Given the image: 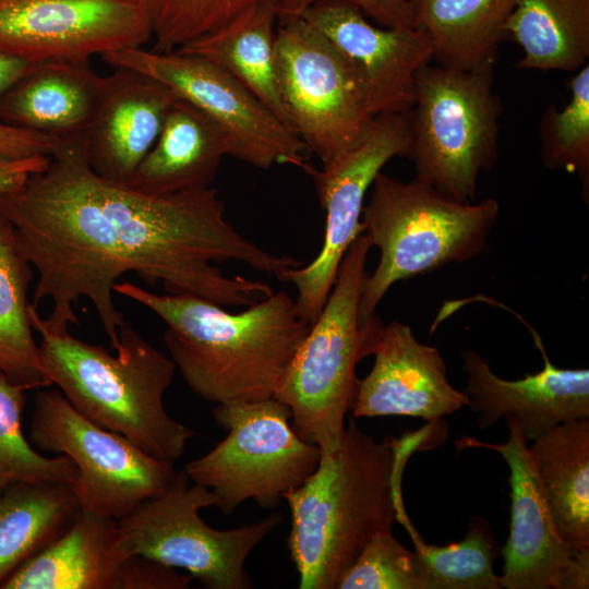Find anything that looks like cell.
I'll use <instances>...</instances> for the list:
<instances>
[{
  "label": "cell",
  "instance_id": "obj_1",
  "mask_svg": "<svg viewBox=\"0 0 589 589\" xmlns=\"http://www.w3.org/2000/svg\"><path fill=\"white\" fill-rule=\"evenodd\" d=\"M0 215L37 271L32 304L52 302L45 325L68 332L79 324L75 305L87 298L111 351L125 322L112 292L125 273L149 286L163 284L168 293L229 308L249 306L273 289L261 280L226 275L216 262L238 261L278 279L303 264L237 231L212 187L152 195L101 178L88 165L84 133L61 137L43 171L1 194Z\"/></svg>",
  "mask_w": 589,
  "mask_h": 589
},
{
  "label": "cell",
  "instance_id": "obj_2",
  "mask_svg": "<svg viewBox=\"0 0 589 589\" xmlns=\"http://www.w3.org/2000/svg\"><path fill=\"white\" fill-rule=\"evenodd\" d=\"M113 291L166 324L164 342L191 390L216 405L274 398L311 324L285 291L239 313L191 294H159L131 281Z\"/></svg>",
  "mask_w": 589,
  "mask_h": 589
},
{
  "label": "cell",
  "instance_id": "obj_3",
  "mask_svg": "<svg viewBox=\"0 0 589 589\" xmlns=\"http://www.w3.org/2000/svg\"><path fill=\"white\" fill-rule=\"evenodd\" d=\"M416 441H376L352 418L339 447L285 494L291 513L287 545L300 589H337L365 544L406 515L401 473Z\"/></svg>",
  "mask_w": 589,
  "mask_h": 589
},
{
  "label": "cell",
  "instance_id": "obj_4",
  "mask_svg": "<svg viewBox=\"0 0 589 589\" xmlns=\"http://www.w3.org/2000/svg\"><path fill=\"white\" fill-rule=\"evenodd\" d=\"M29 318L40 336L39 360L46 377L79 412L158 459L175 462L183 455L194 432L171 418L164 406L176 371L170 357L127 321L111 354L110 349L83 341L69 330L49 329L32 303Z\"/></svg>",
  "mask_w": 589,
  "mask_h": 589
},
{
  "label": "cell",
  "instance_id": "obj_5",
  "mask_svg": "<svg viewBox=\"0 0 589 589\" xmlns=\"http://www.w3.org/2000/svg\"><path fill=\"white\" fill-rule=\"evenodd\" d=\"M498 215L494 199L464 203L418 178L404 182L381 171L361 216L363 233L381 255L362 286L360 326L375 320L377 305L395 283L479 255Z\"/></svg>",
  "mask_w": 589,
  "mask_h": 589
},
{
  "label": "cell",
  "instance_id": "obj_6",
  "mask_svg": "<svg viewBox=\"0 0 589 589\" xmlns=\"http://www.w3.org/2000/svg\"><path fill=\"white\" fill-rule=\"evenodd\" d=\"M370 241L362 232L347 250L327 300L293 356L275 399L291 412V428L316 445L321 455L335 452L351 409L356 365L372 356L383 323L359 324L358 310Z\"/></svg>",
  "mask_w": 589,
  "mask_h": 589
},
{
  "label": "cell",
  "instance_id": "obj_7",
  "mask_svg": "<svg viewBox=\"0 0 589 589\" xmlns=\"http://www.w3.org/2000/svg\"><path fill=\"white\" fill-rule=\"evenodd\" d=\"M494 64L423 65L407 112L406 157L414 165L416 178L464 203L474 201L481 172L491 170L498 156L503 108L494 92Z\"/></svg>",
  "mask_w": 589,
  "mask_h": 589
},
{
  "label": "cell",
  "instance_id": "obj_8",
  "mask_svg": "<svg viewBox=\"0 0 589 589\" xmlns=\"http://www.w3.org/2000/svg\"><path fill=\"white\" fill-rule=\"evenodd\" d=\"M213 492L193 483L184 469L170 484L117 520L124 554L141 555L190 573L208 589L253 588L244 569L250 553L283 521L274 513L252 524L219 530L200 510L216 505Z\"/></svg>",
  "mask_w": 589,
  "mask_h": 589
},
{
  "label": "cell",
  "instance_id": "obj_9",
  "mask_svg": "<svg viewBox=\"0 0 589 589\" xmlns=\"http://www.w3.org/2000/svg\"><path fill=\"white\" fill-rule=\"evenodd\" d=\"M212 414L228 434L184 471L213 492L215 507L225 515L248 500L275 508L318 465L320 448L298 436L290 409L275 398L216 405Z\"/></svg>",
  "mask_w": 589,
  "mask_h": 589
},
{
  "label": "cell",
  "instance_id": "obj_10",
  "mask_svg": "<svg viewBox=\"0 0 589 589\" xmlns=\"http://www.w3.org/2000/svg\"><path fill=\"white\" fill-rule=\"evenodd\" d=\"M29 438L40 450L74 462L77 478L71 489L82 510L117 520L161 493L177 472L172 461L87 419L59 389L36 393Z\"/></svg>",
  "mask_w": 589,
  "mask_h": 589
},
{
  "label": "cell",
  "instance_id": "obj_11",
  "mask_svg": "<svg viewBox=\"0 0 589 589\" xmlns=\"http://www.w3.org/2000/svg\"><path fill=\"white\" fill-rule=\"evenodd\" d=\"M276 72L292 128L323 165L351 147L374 116L342 56L303 17L278 16Z\"/></svg>",
  "mask_w": 589,
  "mask_h": 589
},
{
  "label": "cell",
  "instance_id": "obj_12",
  "mask_svg": "<svg viewBox=\"0 0 589 589\" xmlns=\"http://www.w3.org/2000/svg\"><path fill=\"white\" fill-rule=\"evenodd\" d=\"M111 67L135 70L165 84L212 118L226 133L229 156L260 169L284 164L309 172L310 151L228 72L179 51L130 48L100 56Z\"/></svg>",
  "mask_w": 589,
  "mask_h": 589
},
{
  "label": "cell",
  "instance_id": "obj_13",
  "mask_svg": "<svg viewBox=\"0 0 589 589\" xmlns=\"http://www.w3.org/2000/svg\"><path fill=\"white\" fill-rule=\"evenodd\" d=\"M409 146L407 113L373 118L363 135L347 151L308 172L325 211V235L318 254L306 265L285 271L279 280L296 286L299 316L315 322L336 280L339 265L356 238L363 232L364 199L375 177Z\"/></svg>",
  "mask_w": 589,
  "mask_h": 589
},
{
  "label": "cell",
  "instance_id": "obj_14",
  "mask_svg": "<svg viewBox=\"0 0 589 589\" xmlns=\"http://www.w3.org/2000/svg\"><path fill=\"white\" fill-rule=\"evenodd\" d=\"M151 39L144 0H0V51L29 62L89 60Z\"/></svg>",
  "mask_w": 589,
  "mask_h": 589
},
{
  "label": "cell",
  "instance_id": "obj_15",
  "mask_svg": "<svg viewBox=\"0 0 589 589\" xmlns=\"http://www.w3.org/2000/svg\"><path fill=\"white\" fill-rule=\"evenodd\" d=\"M509 437L491 444L461 437L457 445L497 452L509 468L510 526L501 553L505 589H588L589 551L574 553L558 534L519 425L506 419Z\"/></svg>",
  "mask_w": 589,
  "mask_h": 589
},
{
  "label": "cell",
  "instance_id": "obj_16",
  "mask_svg": "<svg viewBox=\"0 0 589 589\" xmlns=\"http://www.w3.org/2000/svg\"><path fill=\"white\" fill-rule=\"evenodd\" d=\"M339 51L374 117L407 113L419 70L433 58L428 37L414 27H384L356 5L324 1L301 14Z\"/></svg>",
  "mask_w": 589,
  "mask_h": 589
},
{
  "label": "cell",
  "instance_id": "obj_17",
  "mask_svg": "<svg viewBox=\"0 0 589 589\" xmlns=\"http://www.w3.org/2000/svg\"><path fill=\"white\" fill-rule=\"evenodd\" d=\"M503 308L530 330L544 364L538 373L509 381L496 375L488 360L477 351L462 349L464 393L468 397V407L477 414L478 428L484 430L501 419H512L530 443L560 423L589 419L588 369L554 365L537 330L518 313Z\"/></svg>",
  "mask_w": 589,
  "mask_h": 589
},
{
  "label": "cell",
  "instance_id": "obj_18",
  "mask_svg": "<svg viewBox=\"0 0 589 589\" xmlns=\"http://www.w3.org/2000/svg\"><path fill=\"white\" fill-rule=\"evenodd\" d=\"M369 374L358 380L351 405L353 418L406 416L437 421L468 406L453 387L438 349L417 340L398 321L383 325Z\"/></svg>",
  "mask_w": 589,
  "mask_h": 589
},
{
  "label": "cell",
  "instance_id": "obj_19",
  "mask_svg": "<svg viewBox=\"0 0 589 589\" xmlns=\"http://www.w3.org/2000/svg\"><path fill=\"white\" fill-rule=\"evenodd\" d=\"M178 95L128 68L101 76L97 105L84 132L88 165L101 178L127 185L155 144Z\"/></svg>",
  "mask_w": 589,
  "mask_h": 589
},
{
  "label": "cell",
  "instance_id": "obj_20",
  "mask_svg": "<svg viewBox=\"0 0 589 589\" xmlns=\"http://www.w3.org/2000/svg\"><path fill=\"white\" fill-rule=\"evenodd\" d=\"M100 80L88 60L32 62L0 99V122L55 137L83 134L95 112Z\"/></svg>",
  "mask_w": 589,
  "mask_h": 589
},
{
  "label": "cell",
  "instance_id": "obj_21",
  "mask_svg": "<svg viewBox=\"0 0 589 589\" xmlns=\"http://www.w3.org/2000/svg\"><path fill=\"white\" fill-rule=\"evenodd\" d=\"M124 554L117 519L82 510L71 527L28 558L1 589H120Z\"/></svg>",
  "mask_w": 589,
  "mask_h": 589
},
{
  "label": "cell",
  "instance_id": "obj_22",
  "mask_svg": "<svg viewBox=\"0 0 589 589\" xmlns=\"http://www.w3.org/2000/svg\"><path fill=\"white\" fill-rule=\"evenodd\" d=\"M225 156H229V143L224 130L178 96L127 187L152 195L211 187Z\"/></svg>",
  "mask_w": 589,
  "mask_h": 589
},
{
  "label": "cell",
  "instance_id": "obj_23",
  "mask_svg": "<svg viewBox=\"0 0 589 589\" xmlns=\"http://www.w3.org/2000/svg\"><path fill=\"white\" fill-rule=\"evenodd\" d=\"M530 443L558 534L574 553L589 551V419L560 423Z\"/></svg>",
  "mask_w": 589,
  "mask_h": 589
},
{
  "label": "cell",
  "instance_id": "obj_24",
  "mask_svg": "<svg viewBox=\"0 0 589 589\" xmlns=\"http://www.w3.org/2000/svg\"><path fill=\"white\" fill-rule=\"evenodd\" d=\"M278 3L271 1L255 5L219 29L175 51L200 57L221 68L294 131L276 72Z\"/></svg>",
  "mask_w": 589,
  "mask_h": 589
},
{
  "label": "cell",
  "instance_id": "obj_25",
  "mask_svg": "<svg viewBox=\"0 0 589 589\" xmlns=\"http://www.w3.org/2000/svg\"><path fill=\"white\" fill-rule=\"evenodd\" d=\"M516 0H410L413 27L429 39L435 63L470 69L495 61Z\"/></svg>",
  "mask_w": 589,
  "mask_h": 589
},
{
  "label": "cell",
  "instance_id": "obj_26",
  "mask_svg": "<svg viewBox=\"0 0 589 589\" xmlns=\"http://www.w3.org/2000/svg\"><path fill=\"white\" fill-rule=\"evenodd\" d=\"M521 70L576 72L589 58V0H516L504 25Z\"/></svg>",
  "mask_w": 589,
  "mask_h": 589
},
{
  "label": "cell",
  "instance_id": "obj_27",
  "mask_svg": "<svg viewBox=\"0 0 589 589\" xmlns=\"http://www.w3.org/2000/svg\"><path fill=\"white\" fill-rule=\"evenodd\" d=\"M67 483L19 482L0 495V585L62 536L81 515Z\"/></svg>",
  "mask_w": 589,
  "mask_h": 589
},
{
  "label": "cell",
  "instance_id": "obj_28",
  "mask_svg": "<svg viewBox=\"0 0 589 589\" xmlns=\"http://www.w3.org/2000/svg\"><path fill=\"white\" fill-rule=\"evenodd\" d=\"M32 277L12 226L0 215V370L26 390L51 386L29 318Z\"/></svg>",
  "mask_w": 589,
  "mask_h": 589
},
{
  "label": "cell",
  "instance_id": "obj_29",
  "mask_svg": "<svg viewBox=\"0 0 589 589\" xmlns=\"http://www.w3.org/2000/svg\"><path fill=\"white\" fill-rule=\"evenodd\" d=\"M404 526L413 540L425 589H502L500 576L493 572L497 549L484 519L473 517L465 538L444 546L425 543L410 521Z\"/></svg>",
  "mask_w": 589,
  "mask_h": 589
},
{
  "label": "cell",
  "instance_id": "obj_30",
  "mask_svg": "<svg viewBox=\"0 0 589 589\" xmlns=\"http://www.w3.org/2000/svg\"><path fill=\"white\" fill-rule=\"evenodd\" d=\"M25 390L0 370V495L19 482L53 481L71 486L77 478L68 456L39 454L25 438Z\"/></svg>",
  "mask_w": 589,
  "mask_h": 589
},
{
  "label": "cell",
  "instance_id": "obj_31",
  "mask_svg": "<svg viewBox=\"0 0 589 589\" xmlns=\"http://www.w3.org/2000/svg\"><path fill=\"white\" fill-rule=\"evenodd\" d=\"M570 99L561 109L549 105L540 119V157L551 170L577 175L581 195L589 197V64L569 81Z\"/></svg>",
  "mask_w": 589,
  "mask_h": 589
},
{
  "label": "cell",
  "instance_id": "obj_32",
  "mask_svg": "<svg viewBox=\"0 0 589 589\" xmlns=\"http://www.w3.org/2000/svg\"><path fill=\"white\" fill-rule=\"evenodd\" d=\"M271 1L281 0H144L154 39L152 50L175 51Z\"/></svg>",
  "mask_w": 589,
  "mask_h": 589
},
{
  "label": "cell",
  "instance_id": "obj_33",
  "mask_svg": "<svg viewBox=\"0 0 589 589\" xmlns=\"http://www.w3.org/2000/svg\"><path fill=\"white\" fill-rule=\"evenodd\" d=\"M337 589H425L413 551L389 532L375 534L344 573Z\"/></svg>",
  "mask_w": 589,
  "mask_h": 589
},
{
  "label": "cell",
  "instance_id": "obj_34",
  "mask_svg": "<svg viewBox=\"0 0 589 589\" xmlns=\"http://www.w3.org/2000/svg\"><path fill=\"white\" fill-rule=\"evenodd\" d=\"M324 1L353 4L380 26L413 27L410 0H281L277 5L278 15L298 16L309 7Z\"/></svg>",
  "mask_w": 589,
  "mask_h": 589
},
{
  "label": "cell",
  "instance_id": "obj_35",
  "mask_svg": "<svg viewBox=\"0 0 589 589\" xmlns=\"http://www.w3.org/2000/svg\"><path fill=\"white\" fill-rule=\"evenodd\" d=\"M192 579L160 562L132 555L123 563L120 589H188Z\"/></svg>",
  "mask_w": 589,
  "mask_h": 589
},
{
  "label": "cell",
  "instance_id": "obj_36",
  "mask_svg": "<svg viewBox=\"0 0 589 589\" xmlns=\"http://www.w3.org/2000/svg\"><path fill=\"white\" fill-rule=\"evenodd\" d=\"M61 139L0 122V152L11 157L51 156Z\"/></svg>",
  "mask_w": 589,
  "mask_h": 589
},
{
  "label": "cell",
  "instance_id": "obj_37",
  "mask_svg": "<svg viewBox=\"0 0 589 589\" xmlns=\"http://www.w3.org/2000/svg\"><path fill=\"white\" fill-rule=\"evenodd\" d=\"M50 156L11 157L0 152V195L23 187L35 173L43 171Z\"/></svg>",
  "mask_w": 589,
  "mask_h": 589
},
{
  "label": "cell",
  "instance_id": "obj_38",
  "mask_svg": "<svg viewBox=\"0 0 589 589\" xmlns=\"http://www.w3.org/2000/svg\"><path fill=\"white\" fill-rule=\"evenodd\" d=\"M32 62L0 51V99L22 77Z\"/></svg>",
  "mask_w": 589,
  "mask_h": 589
}]
</instances>
